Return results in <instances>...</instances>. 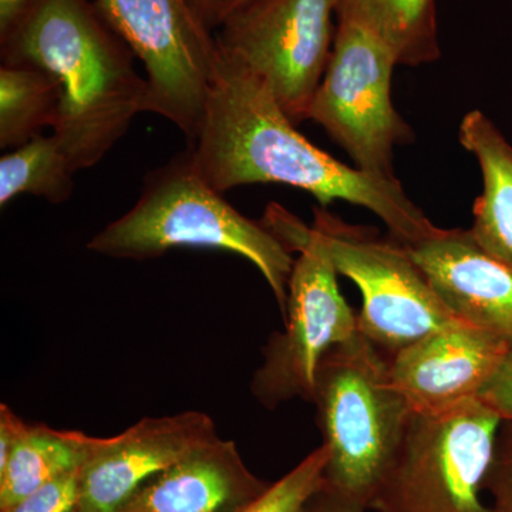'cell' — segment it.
<instances>
[{
  "label": "cell",
  "instance_id": "obj_1",
  "mask_svg": "<svg viewBox=\"0 0 512 512\" xmlns=\"http://www.w3.org/2000/svg\"><path fill=\"white\" fill-rule=\"evenodd\" d=\"M188 147L198 173L221 194L284 184L308 192L322 208L346 201L372 211L407 247L437 228L394 175L350 167L306 140L268 84L222 50L200 134Z\"/></svg>",
  "mask_w": 512,
  "mask_h": 512
},
{
  "label": "cell",
  "instance_id": "obj_2",
  "mask_svg": "<svg viewBox=\"0 0 512 512\" xmlns=\"http://www.w3.org/2000/svg\"><path fill=\"white\" fill-rule=\"evenodd\" d=\"M0 56L59 80L53 134L79 171L100 163L148 113V84L133 53L89 0H39L0 39Z\"/></svg>",
  "mask_w": 512,
  "mask_h": 512
},
{
  "label": "cell",
  "instance_id": "obj_3",
  "mask_svg": "<svg viewBox=\"0 0 512 512\" xmlns=\"http://www.w3.org/2000/svg\"><path fill=\"white\" fill-rule=\"evenodd\" d=\"M185 247L244 256L268 282L285 318L295 264L291 251L262 221L235 210L201 177L190 147L148 171L134 207L87 244L94 254L133 261L160 258Z\"/></svg>",
  "mask_w": 512,
  "mask_h": 512
},
{
  "label": "cell",
  "instance_id": "obj_4",
  "mask_svg": "<svg viewBox=\"0 0 512 512\" xmlns=\"http://www.w3.org/2000/svg\"><path fill=\"white\" fill-rule=\"evenodd\" d=\"M312 403L328 448L323 488L369 510L412 416L389 357L360 332L340 343L320 362Z\"/></svg>",
  "mask_w": 512,
  "mask_h": 512
},
{
  "label": "cell",
  "instance_id": "obj_5",
  "mask_svg": "<svg viewBox=\"0 0 512 512\" xmlns=\"http://www.w3.org/2000/svg\"><path fill=\"white\" fill-rule=\"evenodd\" d=\"M265 225L289 251L299 252L288 284L284 333L266 343L251 390L266 409L302 399L312 402L320 362L330 349L359 333L357 316L338 285V269L318 229L271 204Z\"/></svg>",
  "mask_w": 512,
  "mask_h": 512
},
{
  "label": "cell",
  "instance_id": "obj_6",
  "mask_svg": "<svg viewBox=\"0 0 512 512\" xmlns=\"http://www.w3.org/2000/svg\"><path fill=\"white\" fill-rule=\"evenodd\" d=\"M501 423L480 397L446 412L412 413L369 510L490 512L480 494Z\"/></svg>",
  "mask_w": 512,
  "mask_h": 512
},
{
  "label": "cell",
  "instance_id": "obj_7",
  "mask_svg": "<svg viewBox=\"0 0 512 512\" xmlns=\"http://www.w3.org/2000/svg\"><path fill=\"white\" fill-rule=\"evenodd\" d=\"M113 32L143 63L148 113L197 140L221 50L190 0H96Z\"/></svg>",
  "mask_w": 512,
  "mask_h": 512
},
{
  "label": "cell",
  "instance_id": "obj_8",
  "mask_svg": "<svg viewBox=\"0 0 512 512\" xmlns=\"http://www.w3.org/2000/svg\"><path fill=\"white\" fill-rule=\"evenodd\" d=\"M332 53L313 97L308 120L319 124L367 173L394 175V148L414 133L392 100L399 66L393 50L373 30L338 18Z\"/></svg>",
  "mask_w": 512,
  "mask_h": 512
},
{
  "label": "cell",
  "instance_id": "obj_9",
  "mask_svg": "<svg viewBox=\"0 0 512 512\" xmlns=\"http://www.w3.org/2000/svg\"><path fill=\"white\" fill-rule=\"evenodd\" d=\"M313 212V228L325 238L338 274L362 293L359 332L389 359L424 336L460 322L402 242L348 224L326 208Z\"/></svg>",
  "mask_w": 512,
  "mask_h": 512
},
{
  "label": "cell",
  "instance_id": "obj_10",
  "mask_svg": "<svg viewBox=\"0 0 512 512\" xmlns=\"http://www.w3.org/2000/svg\"><path fill=\"white\" fill-rule=\"evenodd\" d=\"M340 0H254L220 25L222 52L272 90L295 124L308 120L328 67Z\"/></svg>",
  "mask_w": 512,
  "mask_h": 512
},
{
  "label": "cell",
  "instance_id": "obj_11",
  "mask_svg": "<svg viewBox=\"0 0 512 512\" xmlns=\"http://www.w3.org/2000/svg\"><path fill=\"white\" fill-rule=\"evenodd\" d=\"M218 437L208 414L188 410L146 417L110 439H97L80 468V511L121 512L150 478Z\"/></svg>",
  "mask_w": 512,
  "mask_h": 512
},
{
  "label": "cell",
  "instance_id": "obj_12",
  "mask_svg": "<svg viewBox=\"0 0 512 512\" xmlns=\"http://www.w3.org/2000/svg\"><path fill=\"white\" fill-rule=\"evenodd\" d=\"M511 349L460 320L390 357V376L412 413L446 412L480 397Z\"/></svg>",
  "mask_w": 512,
  "mask_h": 512
},
{
  "label": "cell",
  "instance_id": "obj_13",
  "mask_svg": "<svg viewBox=\"0 0 512 512\" xmlns=\"http://www.w3.org/2000/svg\"><path fill=\"white\" fill-rule=\"evenodd\" d=\"M407 248L458 320L493 333L512 348V266L481 248L470 229L437 227Z\"/></svg>",
  "mask_w": 512,
  "mask_h": 512
},
{
  "label": "cell",
  "instance_id": "obj_14",
  "mask_svg": "<svg viewBox=\"0 0 512 512\" xmlns=\"http://www.w3.org/2000/svg\"><path fill=\"white\" fill-rule=\"evenodd\" d=\"M269 485L218 436L141 485L121 512H244Z\"/></svg>",
  "mask_w": 512,
  "mask_h": 512
},
{
  "label": "cell",
  "instance_id": "obj_15",
  "mask_svg": "<svg viewBox=\"0 0 512 512\" xmlns=\"http://www.w3.org/2000/svg\"><path fill=\"white\" fill-rule=\"evenodd\" d=\"M458 140L480 164L483 191L470 232L488 254L512 266V144L483 111H468Z\"/></svg>",
  "mask_w": 512,
  "mask_h": 512
},
{
  "label": "cell",
  "instance_id": "obj_16",
  "mask_svg": "<svg viewBox=\"0 0 512 512\" xmlns=\"http://www.w3.org/2000/svg\"><path fill=\"white\" fill-rule=\"evenodd\" d=\"M97 437L82 431L56 430L23 420L8 461L0 468V512L56 478L79 471Z\"/></svg>",
  "mask_w": 512,
  "mask_h": 512
},
{
  "label": "cell",
  "instance_id": "obj_17",
  "mask_svg": "<svg viewBox=\"0 0 512 512\" xmlns=\"http://www.w3.org/2000/svg\"><path fill=\"white\" fill-rule=\"evenodd\" d=\"M338 18L356 20L382 37L399 66L440 59L437 0H340Z\"/></svg>",
  "mask_w": 512,
  "mask_h": 512
},
{
  "label": "cell",
  "instance_id": "obj_18",
  "mask_svg": "<svg viewBox=\"0 0 512 512\" xmlns=\"http://www.w3.org/2000/svg\"><path fill=\"white\" fill-rule=\"evenodd\" d=\"M60 84L53 74L32 64L0 66V147L15 150L55 127Z\"/></svg>",
  "mask_w": 512,
  "mask_h": 512
},
{
  "label": "cell",
  "instance_id": "obj_19",
  "mask_svg": "<svg viewBox=\"0 0 512 512\" xmlns=\"http://www.w3.org/2000/svg\"><path fill=\"white\" fill-rule=\"evenodd\" d=\"M79 173L59 138L37 136L0 158V207L20 195H35L52 204L72 197Z\"/></svg>",
  "mask_w": 512,
  "mask_h": 512
},
{
  "label": "cell",
  "instance_id": "obj_20",
  "mask_svg": "<svg viewBox=\"0 0 512 512\" xmlns=\"http://www.w3.org/2000/svg\"><path fill=\"white\" fill-rule=\"evenodd\" d=\"M326 463L328 448L322 444L281 480L269 485L265 494L244 512H301L313 495L322 490Z\"/></svg>",
  "mask_w": 512,
  "mask_h": 512
},
{
  "label": "cell",
  "instance_id": "obj_21",
  "mask_svg": "<svg viewBox=\"0 0 512 512\" xmlns=\"http://www.w3.org/2000/svg\"><path fill=\"white\" fill-rule=\"evenodd\" d=\"M484 490L491 495L490 512H512V421L503 420Z\"/></svg>",
  "mask_w": 512,
  "mask_h": 512
},
{
  "label": "cell",
  "instance_id": "obj_22",
  "mask_svg": "<svg viewBox=\"0 0 512 512\" xmlns=\"http://www.w3.org/2000/svg\"><path fill=\"white\" fill-rule=\"evenodd\" d=\"M80 470L56 478L5 512H79Z\"/></svg>",
  "mask_w": 512,
  "mask_h": 512
},
{
  "label": "cell",
  "instance_id": "obj_23",
  "mask_svg": "<svg viewBox=\"0 0 512 512\" xmlns=\"http://www.w3.org/2000/svg\"><path fill=\"white\" fill-rule=\"evenodd\" d=\"M480 399L500 414L501 419L512 421V349L500 370L484 387Z\"/></svg>",
  "mask_w": 512,
  "mask_h": 512
},
{
  "label": "cell",
  "instance_id": "obj_24",
  "mask_svg": "<svg viewBox=\"0 0 512 512\" xmlns=\"http://www.w3.org/2000/svg\"><path fill=\"white\" fill-rule=\"evenodd\" d=\"M362 505L350 503L322 488L306 503L301 512H365Z\"/></svg>",
  "mask_w": 512,
  "mask_h": 512
},
{
  "label": "cell",
  "instance_id": "obj_25",
  "mask_svg": "<svg viewBox=\"0 0 512 512\" xmlns=\"http://www.w3.org/2000/svg\"><path fill=\"white\" fill-rule=\"evenodd\" d=\"M39 0H0V39L25 18Z\"/></svg>",
  "mask_w": 512,
  "mask_h": 512
},
{
  "label": "cell",
  "instance_id": "obj_26",
  "mask_svg": "<svg viewBox=\"0 0 512 512\" xmlns=\"http://www.w3.org/2000/svg\"><path fill=\"white\" fill-rule=\"evenodd\" d=\"M192 8L212 30L218 28L221 0H190Z\"/></svg>",
  "mask_w": 512,
  "mask_h": 512
},
{
  "label": "cell",
  "instance_id": "obj_27",
  "mask_svg": "<svg viewBox=\"0 0 512 512\" xmlns=\"http://www.w3.org/2000/svg\"><path fill=\"white\" fill-rule=\"evenodd\" d=\"M252 2H254V0H221L218 28H220L221 23L224 22L225 19L229 18L231 15H234L235 12L245 8V6Z\"/></svg>",
  "mask_w": 512,
  "mask_h": 512
}]
</instances>
